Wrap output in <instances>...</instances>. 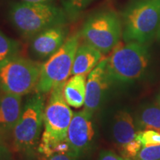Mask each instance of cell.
Returning <instances> with one entry per match:
<instances>
[{
  "label": "cell",
  "mask_w": 160,
  "mask_h": 160,
  "mask_svg": "<svg viewBox=\"0 0 160 160\" xmlns=\"http://www.w3.org/2000/svg\"><path fill=\"white\" fill-rule=\"evenodd\" d=\"M122 158L110 150H103L99 156V160H122Z\"/></svg>",
  "instance_id": "44dd1931"
},
{
  "label": "cell",
  "mask_w": 160,
  "mask_h": 160,
  "mask_svg": "<svg viewBox=\"0 0 160 160\" xmlns=\"http://www.w3.org/2000/svg\"><path fill=\"white\" fill-rule=\"evenodd\" d=\"M134 160H160V145L142 147Z\"/></svg>",
  "instance_id": "d6986e66"
},
{
  "label": "cell",
  "mask_w": 160,
  "mask_h": 160,
  "mask_svg": "<svg viewBox=\"0 0 160 160\" xmlns=\"http://www.w3.org/2000/svg\"><path fill=\"white\" fill-rule=\"evenodd\" d=\"M156 37H157V39L159 40V41H160V22H159V27H158L157 32V34H156Z\"/></svg>",
  "instance_id": "d4e9b609"
},
{
  "label": "cell",
  "mask_w": 160,
  "mask_h": 160,
  "mask_svg": "<svg viewBox=\"0 0 160 160\" xmlns=\"http://www.w3.org/2000/svg\"><path fill=\"white\" fill-rule=\"evenodd\" d=\"M22 112L21 96L0 92V133H12Z\"/></svg>",
  "instance_id": "7c38bea8"
},
{
  "label": "cell",
  "mask_w": 160,
  "mask_h": 160,
  "mask_svg": "<svg viewBox=\"0 0 160 160\" xmlns=\"http://www.w3.org/2000/svg\"><path fill=\"white\" fill-rule=\"evenodd\" d=\"M137 138L141 142L142 147L160 145V132L154 130L139 131Z\"/></svg>",
  "instance_id": "ac0fdd59"
},
{
  "label": "cell",
  "mask_w": 160,
  "mask_h": 160,
  "mask_svg": "<svg viewBox=\"0 0 160 160\" xmlns=\"http://www.w3.org/2000/svg\"><path fill=\"white\" fill-rule=\"evenodd\" d=\"M11 155L7 147L0 142V160H11Z\"/></svg>",
  "instance_id": "7402d4cb"
},
{
  "label": "cell",
  "mask_w": 160,
  "mask_h": 160,
  "mask_svg": "<svg viewBox=\"0 0 160 160\" xmlns=\"http://www.w3.org/2000/svg\"><path fill=\"white\" fill-rule=\"evenodd\" d=\"M160 22V0H136L122 13V38L125 42L147 44L156 37Z\"/></svg>",
  "instance_id": "277c9868"
},
{
  "label": "cell",
  "mask_w": 160,
  "mask_h": 160,
  "mask_svg": "<svg viewBox=\"0 0 160 160\" xmlns=\"http://www.w3.org/2000/svg\"><path fill=\"white\" fill-rule=\"evenodd\" d=\"M42 64L14 56L0 62V91L19 96L36 91Z\"/></svg>",
  "instance_id": "5b68a950"
},
{
  "label": "cell",
  "mask_w": 160,
  "mask_h": 160,
  "mask_svg": "<svg viewBox=\"0 0 160 160\" xmlns=\"http://www.w3.org/2000/svg\"><path fill=\"white\" fill-rule=\"evenodd\" d=\"M68 29L65 25L51 27L32 38L31 50L36 57L45 59L51 57L67 39Z\"/></svg>",
  "instance_id": "8fae6325"
},
{
  "label": "cell",
  "mask_w": 160,
  "mask_h": 160,
  "mask_svg": "<svg viewBox=\"0 0 160 160\" xmlns=\"http://www.w3.org/2000/svg\"><path fill=\"white\" fill-rule=\"evenodd\" d=\"M48 0H23V2H45Z\"/></svg>",
  "instance_id": "cb8c5ba5"
},
{
  "label": "cell",
  "mask_w": 160,
  "mask_h": 160,
  "mask_svg": "<svg viewBox=\"0 0 160 160\" xmlns=\"http://www.w3.org/2000/svg\"><path fill=\"white\" fill-rule=\"evenodd\" d=\"M142 148V145L141 142L137 138L133 141L122 148L121 153L122 154V157L131 158L134 160Z\"/></svg>",
  "instance_id": "ffe728a7"
},
{
  "label": "cell",
  "mask_w": 160,
  "mask_h": 160,
  "mask_svg": "<svg viewBox=\"0 0 160 160\" xmlns=\"http://www.w3.org/2000/svg\"><path fill=\"white\" fill-rule=\"evenodd\" d=\"M107 58L102 59L88 73L86 82L85 109L93 112L101 105L105 91L108 88L111 80L106 70Z\"/></svg>",
  "instance_id": "30bf717a"
},
{
  "label": "cell",
  "mask_w": 160,
  "mask_h": 160,
  "mask_svg": "<svg viewBox=\"0 0 160 160\" xmlns=\"http://www.w3.org/2000/svg\"><path fill=\"white\" fill-rule=\"evenodd\" d=\"M157 104L160 106V93L159 94V96L157 97Z\"/></svg>",
  "instance_id": "484cf974"
},
{
  "label": "cell",
  "mask_w": 160,
  "mask_h": 160,
  "mask_svg": "<svg viewBox=\"0 0 160 160\" xmlns=\"http://www.w3.org/2000/svg\"><path fill=\"white\" fill-rule=\"evenodd\" d=\"M87 74H77L66 81L63 95L66 102L71 107L80 108L85 105Z\"/></svg>",
  "instance_id": "9a60e30c"
},
{
  "label": "cell",
  "mask_w": 160,
  "mask_h": 160,
  "mask_svg": "<svg viewBox=\"0 0 160 160\" xmlns=\"http://www.w3.org/2000/svg\"><path fill=\"white\" fill-rule=\"evenodd\" d=\"M102 59V53L88 44L79 45L73 59L71 75L88 74Z\"/></svg>",
  "instance_id": "5bb4252c"
},
{
  "label": "cell",
  "mask_w": 160,
  "mask_h": 160,
  "mask_svg": "<svg viewBox=\"0 0 160 160\" xmlns=\"http://www.w3.org/2000/svg\"><path fill=\"white\" fill-rule=\"evenodd\" d=\"M45 99L43 94L37 92L26 101L21 117L13 132V147L16 151H34L39 142L44 127Z\"/></svg>",
  "instance_id": "8992f818"
},
{
  "label": "cell",
  "mask_w": 160,
  "mask_h": 160,
  "mask_svg": "<svg viewBox=\"0 0 160 160\" xmlns=\"http://www.w3.org/2000/svg\"><path fill=\"white\" fill-rule=\"evenodd\" d=\"M19 51V42L8 37L0 31V62L18 55Z\"/></svg>",
  "instance_id": "e0dca14e"
},
{
  "label": "cell",
  "mask_w": 160,
  "mask_h": 160,
  "mask_svg": "<svg viewBox=\"0 0 160 160\" xmlns=\"http://www.w3.org/2000/svg\"><path fill=\"white\" fill-rule=\"evenodd\" d=\"M92 112L84 108L73 113L68 131L67 142L70 149V156L79 157L90 149L95 136Z\"/></svg>",
  "instance_id": "9c48e42d"
},
{
  "label": "cell",
  "mask_w": 160,
  "mask_h": 160,
  "mask_svg": "<svg viewBox=\"0 0 160 160\" xmlns=\"http://www.w3.org/2000/svg\"><path fill=\"white\" fill-rule=\"evenodd\" d=\"M122 160H133V159H131V158H127V157H123Z\"/></svg>",
  "instance_id": "4316f807"
},
{
  "label": "cell",
  "mask_w": 160,
  "mask_h": 160,
  "mask_svg": "<svg viewBox=\"0 0 160 160\" xmlns=\"http://www.w3.org/2000/svg\"><path fill=\"white\" fill-rule=\"evenodd\" d=\"M80 37L79 33L68 37L63 45L45 63L42 64L36 91L45 94L51 92L56 86L67 81L71 75Z\"/></svg>",
  "instance_id": "ba28073f"
},
{
  "label": "cell",
  "mask_w": 160,
  "mask_h": 160,
  "mask_svg": "<svg viewBox=\"0 0 160 160\" xmlns=\"http://www.w3.org/2000/svg\"><path fill=\"white\" fill-rule=\"evenodd\" d=\"M138 131L154 130L160 132V106L145 104L139 108L135 118Z\"/></svg>",
  "instance_id": "2e32d148"
},
{
  "label": "cell",
  "mask_w": 160,
  "mask_h": 160,
  "mask_svg": "<svg viewBox=\"0 0 160 160\" xmlns=\"http://www.w3.org/2000/svg\"><path fill=\"white\" fill-rule=\"evenodd\" d=\"M48 160H74V158L65 153H54L49 157Z\"/></svg>",
  "instance_id": "603a6c76"
},
{
  "label": "cell",
  "mask_w": 160,
  "mask_h": 160,
  "mask_svg": "<svg viewBox=\"0 0 160 160\" xmlns=\"http://www.w3.org/2000/svg\"><path fill=\"white\" fill-rule=\"evenodd\" d=\"M65 82L52 89L44 111V131L39 150L48 157L54 153L70 156L67 137L73 113L64 98Z\"/></svg>",
  "instance_id": "6da1fadb"
},
{
  "label": "cell",
  "mask_w": 160,
  "mask_h": 160,
  "mask_svg": "<svg viewBox=\"0 0 160 160\" xmlns=\"http://www.w3.org/2000/svg\"><path fill=\"white\" fill-rule=\"evenodd\" d=\"M138 129L135 119L127 111H120L116 114L112 125V135L120 148L137 139Z\"/></svg>",
  "instance_id": "4fadbf2b"
},
{
  "label": "cell",
  "mask_w": 160,
  "mask_h": 160,
  "mask_svg": "<svg viewBox=\"0 0 160 160\" xmlns=\"http://www.w3.org/2000/svg\"><path fill=\"white\" fill-rule=\"evenodd\" d=\"M81 36L85 43L102 54H107L119 43L122 37V25L113 11H99L88 18Z\"/></svg>",
  "instance_id": "52a82bcc"
},
{
  "label": "cell",
  "mask_w": 160,
  "mask_h": 160,
  "mask_svg": "<svg viewBox=\"0 0 160 160\" xmlns=\"http://www.w3.org/2000/svg\"><path fill=\"white\" fill-rule=\"evenodd\" d=\"M149 62L147 44L137 42L119 43L107 57L106 70L111 81L131 82L145 74Z\"/></svg>",
  "instance_id": "3957f363"
},
{
  "label": "cell",
  "mask_w": 160,
  "mask_h": 160,
  "mask_svg": "<svg viewBox=\"0 0 160 160\" xmlns=\"http://www.w3.org/2000/svg\"><path fill=\"white\" fill-rule=\"evenodd\" d=\"M8 18L25 39H32L40 32L66 22V15L62 10L45 2L13 3L10 6Z\"/></svg>",
  "instance_id": "7a4b0ae2"
}]
</instances>
